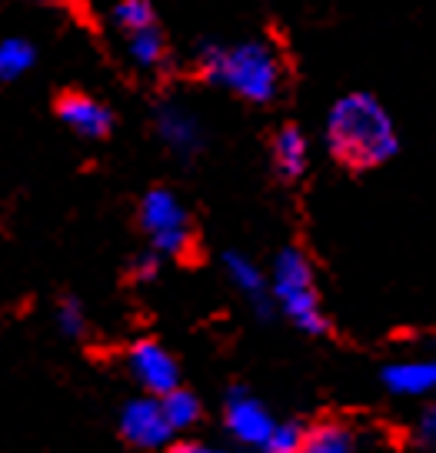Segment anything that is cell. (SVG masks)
Instances as JSON below:
<instances>
[{
  "label": "cell",
  "instance_id": "obj_1",
  "mask_svg": "<svg viewBox=\"0 0 436 453\" xmlns=\"http://www.w3.org/2000/svg\"><path fill=\"white\" fill-rule=\"evenodd\" d=\"M326 147L340 164L370 170L400 150L394 117L373 94H347L326 113Z\"/></svg>",
  "mask_w": 436,
  "mask_h": 453
},
{
  "label": "cell",
  "instance_id": "obj_2",
  "mask_svg": "<svg viewBox=\"0 0 436 453\" xmlns=\"http://www.w3.org/2000/svg\"><path fill=\"white\" fill-rule=\"evenodd\" d=\"M200 71L207 81L233 90L250 104H270L280 94L283 67L267 43L243 41L233 47H207L200 54Z\"/></svg>",
  "mask_w": 436,
  "mask_h": 453
},
{
  "label": "cell",
  "instance_id": "obj_3",
  "mask_svg": "<svg viewBox=\"0 0 436 453\" xmlns=\"http://www.w3.org/2000/svg\"><path fill=\"white\" fill-rule=\"evenodd\" d=\"M270 297L273 307L300 326L303 334H324L326 317L320 307V294H317V280H313V267L300 250H283L273 260V277H270Z\"/></svg>",
  "mask_w": 436,
  "mask_h": 453
},
{
  "label": "cell",
  "instance_id": "obj_4",
  "mask_svg": "<svg viewBox=\"0 0 436 453\" xmlns=\"http://www.w3.org/2000/svg\"><path fill=\"white\" fill-rule=\"evenodd\" d=\"M141 224L150 234L157 254H183L190 243L187 211L170 190H150L141 203Z\"/></svg>",
  "mask_w": 436,
  "mask_h": 453
},
{
  "label": "cell",
  "instance_id": "obj_5",
  "mask_svg": "<svg viewBox=\"0 0 436 453\" xmlns=\"http://www.w3.org/2000/svg\"><path fill=\"white\" fill-rule=\"evenodd\" d=\"M224 417H226L230 437L240 440L243 447H254V450H260L270 440V434L277 430L273 413H270L256 396L243 394V390H233V394H230Z\"/></svg>",
  "mask_w": 436,
  "mask_h": 453
},
{
  "label": "cell",
  "instance_id": "obj_6",
  "mask_svg": "<svg viewBox=\"0 0 436 453\" xmlns=\"http://www.w3.org/2000/svg\"><path fill=\"white\" fill-rule=\"evenodd\" d=\"M127 367H130V373L137 377V383H141L143 390H150L154 396H164L180 387L177 360H173L160 343H154V340H141L137 347H130Z\"/></svg>",
  "mask_w": 436,
  "mask_h": 453
},
{
  "label": "cell",
  "instance_id": "obj_7",
  "mask_svg": "<svg viewBox=\"0 0 436 453\" xmlns=\"http://www.w3.org/2000/svg\"><path fill=\"white\" fill-rule=\"evenodd\" d=\"M120 430L134 447L143 450H157L167 447V440L173 437V426L167 424V413L160 407V400H130L120 411Z\"/></svg>",
  "mask_w": 436,
  "mask_h": 453
},
{
  "label": "cell",
  "instance_id": "obj_8",
  "mask_svg": "<svg viewBox=\"0 0 436 453\" xmlns=\"http://www.w3.org/2000/svg\"><path fill=\"white\" fill-rule=\"evenodd\" d=\"M383 387L394 396H436V354L407 357L383 367Z\"/></svg>",
  "mask_w": 436,
  "mask_h": 453
},
{
  "label": "cell",
  "instance_id": "obj_9",
  "mask_svg": "<svg viewBox=\"0 0 436 453\" xmlns=\"http://www.w3.org/2000/svg\"><path fill=\"white\" fill-rule=\"evenodd\" d=\"M157 134H160V141L167 143L170 150H177V154H197L200 143H203V130H200V120L194 117L190 111H183V107H160L157 111Z\"/></svg>",
  "mask_w": 436,
  "mask_h": 453
},
{
  "label": "cell",
  "instance_id": "obj_10",
  "mask_svg": "<svg viewBox=\"0 0 436 453\" xmlns=\"http://www.w3.org/2000/svg\"><path fill=\"white\" fill-rule=\"evenodd\" d=\"M224 267H226V277L233 280V287L256 307V313L267 317V313L273 311V297H270V283H267V277H264V270L256 267L250 257L233 254V250L224 257Z\"/></svg>",
  "mask_w": 436,
  "mask_h": 453
},
{
  "label": "cell",
  "instance_id": "obj_11",
  "mask_svg": "<svg viewBox=\"0 0 436 453\" xmlns=\"http://www.w3.org/2000/svg\"><path fill=\"white\" fill-rule=\"evenodd\" d=\"M60 120L71 130H77L80 137H103L111 130V113L107 107H100L94 97H84V94H71V97L60 100Z\"/></svg>",
  "mask_w": 436,
  "mask_h": 453
},
{
  "label": "cell",
  "instance_id": "obj_12",
  "mask_svg": "<svg viewBox=\"0 0 436 453\" xmlns=\"http://www.w3.org/2000/svg\"><path fill=\"white\" fill-rule=\"evenodd\" d=\"M273 160H277V170L283 177H300L310 164V143L303 137L300 127H283L273 141Z\"/></svg>",
  "mask_w": 436,
  "mask_h": 453
},
{
  "label": "cell",
  "instance_id": "obj_13",
  "mask_svg": "<svg viewBox=\"0 0 436 453\" xmlns=\"http://www.w3.org/2000/svg\"><path fill=\"white\" fill-rule=\"evenodd\" d=\"M356 450V440L353 430L343 424H317L303 430V443L300 453H353Z\"/></svg>",
  "mask_w": 436,
  "mask_h": 453
},
{
  "label": "cell",
  "instance_id": "obj_14",
  "mask_svg": "<svg viewBox=\"0 0 436 453\" xmlns=\"http://www.w3.org/2000/svg\"><path fill=\"white\" fill-rule=\"evenodd\" d=\"M160 407H164V413H167V424L173 426V434H177V430H187V426H194L200 417V400L190 394V390H180V387L160 396Z\"/></svg>",
  "mask_w": 436,
  "mask_h": 453
},
{
  "label": "cell",
  "instance_id": "obj_15",
  "mask_svg": "<svg viewBox=\"0 0 436 453\" xmlns=\"http://www.w3.org/2000/svg\"><path fill=\"white\" fill-rule=\"evenodd\" d=\"M34 64V47L27 41H0V81H14Z\"/></svg>",
  "mask_w": 436,
  "mask_h": 453
},
{
  "label": "cell",
  "instance_id": "obj_16",
  "mask_svg": "<svg viewBox=\"0 0 436 453\" xmlns=\"http://www.w3.org/2000/svg\"><path fill=\"white\" fill-rule=\"evenodd\" d=\"M130 41V57H134V64H141V67H154L164 60V37H160V30L157 27H143L137 34H127Z\"/></svg>",
  "mask_w": 436,
  "mask_h": 453
},
{
  "label": "cell",
  "instance_id": "obj_17",
  "mask_svg": "<svg viewBox=\"0 0 436 453\" xmlns=\"http://www.w3.org/2000/svg\"><path fill=\"white\" fill-rule=\"evenodd\" d=\"M113 20L127 34H137L143 27H154V11H150L147 0H120L117 11H113Z\"/></svg>",
  "mask_w": 436,
  "mask_h": 453
},
{
  "label": "cell",
  "instance_id": "obj_18",
  "mask_svg": "<svg viewBox=\"0 0 436 453\" xmlns=\"http://www.w3.org/2000/svg\"><path fill=\"white\" fill-rule=\"evenodd\" d=\"M303 443V430L296 424H277V430L270 434V440L260 447V453H300Z\"/></svg>",
  "mask_w": 436,
  "mask_h": 453
},
{
  "label": "cell",
  "instance_id": "obj_19",
  "mask_svg": "<svg viewBox=\"0 0 436 453\" xmlns=\"http://www.w3.org/2000/svg\"><path fill=\"white\" fill-rule=\"evenodd\" d=\"M57 324H60V330H64L67 337H77V334L84 330V307H80L77 300H64L60 311H57Z\"/></svg>",
  "mask_w": 436,
  "mask_h": 453
},
{
  "label": "cell",
  "instance_id": "obj_20",
  "mask_svg": "<svg viewBox=\"0 0 436 453\" xmlns=\"http://www.w3.org/2000/svg\"><path fill=\"white\" fill-rule=\"evenodd\" d=\"M417 440H420L426 450L436 453V396L426 403V411L420 413V424H417Z\"/></svg>",
  "mask_w": 436,
  "mask_h": 453
},
{
  "label": "cell",
  "instance_id": "obj_21",
  "mask_svg": "<svg viewBox=\"0 0 436 453\" xmlns=\"http://www.w3.org/2000/svg\"><path fill=\"white\" fill-rule=\"evenodd\" d=\"M137 277L141 280H150V277H157V254H147L137 260Z\"/></svg>",
  "mask_w": 436,
  "mask_h": 453
},
{
  "label": "cell",
  "instance_id": "obj_22",
  "mask_svg": "<svg viewBox=\"0 0 436 453\" xmlns=\"http://www.w3.org/2000/svg\"><path fill=\"white\" fill-rule=\"evenodd\" d=\"M170 453H226V450L207 447V443H177V447H170Z\"/></svg>",
  "mask_w": 436,
  "mask_h": 453
}]
</instances>
